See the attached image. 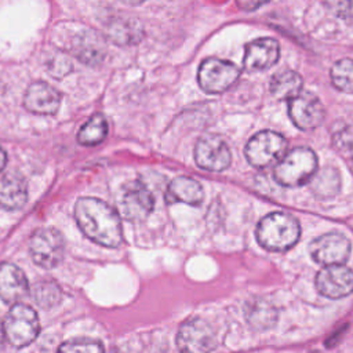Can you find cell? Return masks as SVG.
Wrapping results in <instances>:
<instances>
[{"label":"cell","mask_w":353,"mask_h":353,"mask_svg":"<svg viewBox=\"0 0 353 353\" xmlns=\"http://www.w3.org/2000/svg\"><path fill=\"white\" fill-rule=\"evenodd\" d=\"M74 216L81 232L103 247H119L123 240L120 215L105 201L81 197L74 205Z\"/></svg>","instance_id":"1"},{"label":"cell","mask_w":353,"mask_h":353,"mask_svg":"<svg viewBox=\"0 0 353 353\" xmlns=\"http://www.w3.org/2000/svg\"><path fill=\"white\" fill-rule=\"evenodd\" d=\"M301 228L298 221L285 212H270L256 226V240L268 251L281 252L298 241Z\"/></svg>","instance_id":"2"},{"label":"cell","mask_w":353,"mask_h":353,"mask_svg":"<svg viewBox=\"0 0 353 353\" xmlns=\"http://www.w3.org/2000/svg\"><path fill=\"white\" fill-rule=\"evenodd\" d=\"M317 171V156L306 146H298L285 153L274 167V179L287 188L309 182Z\"/></svg>","instance_id":"3"},{"label":"cell","mask_w":353,"mask_h":353,"mask_svg":"<svg viewBox=\"0 0 353 353\" xmlns=\"http://www.w3.org/2000/svg\"><path fill=\"white\" fill-rule=\"evenodd\" d=\"M3 330L11 345L15 347H23L36 339L40 330L39 317L30 306L25 303H15L4 319Z\"/></svg>","instance_id":"4"},{"label":"cell","mask_w":353,"mask_h":353,"mask_svg":"<svg viewBox=\"0 0 353 353\" xmlns=\"http://www.w3.org/2000/svg\"><path fill=\"white\" fill-rule=\"evenodd\" d=\"M287 150V139L274 131L256 132L245 145V157L256 168L277 164Z\"/></svg>","instance_id":"5"},{"label":"cell","mask_w":353,"mask_h":353,"mask_svg":"<svg viewBox=\"0 0 353 353\" xmlns=\"http://www.w3.org/2000/svg\"><path fill=\"white\" fill-rule=\"evenodd\" d=\"M29 252L36 265L44 269H52L63 259V236L54 228H41L32 234Z\"/></svg>","instance_id":"6"},{"label":"cell","mask_w":353,"mask_h":353,"mask_svg":"<svg viewBox=\"0 0 353 353\" xmlns=\"http://www.w3.org/2000/svg\"><path fill=\"white\" fill-rule=\"evenodd\" d=\"M240 76V69L230 61L207 58L201 62L197 80L200 87L210 94H219L232 87Z\"/></svg>","instance_id":"7"},{"label":"cell","mask_w":353,"mask_h":353,"mask_svg":"<svg viewBox=\"0 0 353 353\" xmlns=\"http://www.w3.org/2000/svg\"><path fill=\"white\" fill-rule=\"evenodd\" d=\"M117 214L128 221H143L153 210L154 200L150 190L141 182L125 183L116 200Z\"/></svg>","instance_id":"8"},{"label":"cell","mask_w":353,"mask_h":353,"mask_svg":"<svg viewBox=\"0 0 353 353\" xmlns=\"http://www.w3.org/2000/svg\"><path fill=\"white\" fill-rule=\"evenodd\" d=\"M215 345L214 330L205 320L194 317L179 327L176 335L179 353H211Z\"/></svg>","instance_id":"9"},{"label":"cell","mask_w":353,"mask_h":353,"mask_svg":"<svg viewBox=\"0 0 353 353\" xmlns=\"http://www.w3.org/2000/svg\"><path fill=\"white\" fill-rule=\"evenodd\" d=\"M312 258L324 266L343 265L350 254V241L338 232H330L316 237L310 245Z\"/></svg>","instance_id":"10"},{"label":"cell","mask_w":353,"mask_h":353,"mask_svg":"<svg viewBox=\"0 0 353 353\" xmlns=\"http://www.w3.org/2000/svg\"><path fill=\"white\" fill-rule=\"evenodd\" d=\"M196 164L207 171L219 172L229 167L232 154L228 143L218 135H204L194 146Z\"/></svg>","instance_id":"11"},{"label":"cell","mask_w":353,"mask_h":353,"mask_svg":"<svg viewBox=\"0 0 353 353\" xmlns=\"http://www.w3.org/2000/svg\"><path fill=\"white\" fill-rule=\"evenodd\" d=\"M288 114L299 130H313L324 119L325 109L321 101L310 92H299L288 102Z\"/></svg>","instance_id":"12"},{"label":"cell","mask_w":353,"mask_h":353,"mask_svg":"<svg viewBox=\"0 0 353 353\" xmlns=\"http://www.w3.org/2000/svg\"><path fill=\"white\" fill-rule=\"evenodd\" d=\"M316 288L327 298H343L353 292V270L343 265L324 266L316 276Z\"/></svg>","instance_id":"13"},{"label":"cell","mask_w":353,"mask_h":353,"mask_svg":"<svg viewBox=\"0 0 353 353\" xmlns=\"http://www.w3.org/2000/svg\"><path fill=\"white\" fill-rule=\"evenodd\" d=\"M23 105L36 114H54L61 105V94L48 83H32L23 98Z\"/></svg>","instance_id":"14"},{"label":"cell","mask_w":353,"mask_h":353,"mask_svg":"<svg viewBox=\"0 0 353 353\" xmlns=\"http://www.w3.org/2000/svg\"><path fill=\"white\" fill-rule=\"evenodd\" d=\"M280 57V46L272 37L256 39L247 44L244 55V66L247 70L256 72L274 65Z\"/></svg>","instance_id":"15"},{"label":"cell","mask_w":353,"mask_h":353,"mask_svg":"<svg viewBox=\"0 0 353 353\" xmlns=\"http://www.w3.org/2000/svg\"><path fill=\"white\" fill-rule=\"evenodd\" d=\"M29 290L25 273L14 263H0V298L6 303H18Z\"/></svg>","instance_id":"16"},{"label":"cell","mask_w":353,"mask_h":353,"mask_svg":"<svg viewBox=\"0 0 353 353\" xmlns=\"http://www.w3.org/2000/svg\"><path fill=\"white\" fill-rule=\"evenodd\" d=\"M28 200V185L22 175L7 172L0 176V208L15 211Z\"/></svg>","instance_id":"17"},{"label":"cell","mask_w":353,"mask_h":353,"mask_svg":"<svg viewBox=\"0 0 353 353\" xmlns=\"http://www.w3.org/2000/svg\"><path fill=\"white\" fill-rule=\"evenodd\" d=\"M165 199L168 203L199 205L204 199V190L196 179L189 176H176L168 185Z\"/></svg>","instance_id":"18"},{"label":"cell","mask_w":353,"mask_h":353,"mask_svg":"<svg viewBox=\"0 0 353 353\" xmlns=\"http://www.w3.org/2000/svg\"><path fill=\"white\" fill-rule=\"evenodd\" d=\"M269 88L277 99H292L301 92L302 77L296 72L285 69L273 74Z\"/></svg>","instance_id":"19"},{"label":"cell","mask_w":353,"mask_h":353,"mask_svg":"<svg viewBox=\"0 0 353 353\" xmlns=\"http://www.w3.org/2000/svg\"><path fill=\"white\" fill-rule=\"evenodd\" d=\"M247 323L255 330H268L273 327L277 320V312L273 305L266 301L256 299L250 302L245 307Z\"/></svg>","instance_id":"20"},{"label":"cell","mask_w":353,"mask_h":353,"mask_svg":"<svg viewBox=\"0 0 353 353\" xmlns=\"http://www.w3.org/2000/svg\"><path fill=\"white\" fill-rule=\"evenodd\" d=\"M309 182L316 196L323 199H330L338 193L341 178H339V172L335 168L324 167L319 172H316Z\"/></svg>","instance_id":"21"},{"label":"cell","mask_w":353,"mask_h":353,"mask_svg":"<svg viewBox=\"0 0 353 353\" xmlns=\"http://www.w3.org/2000/svg\"><path fill=\"white\" fill-rule=\"evenodd\" d=\"M108 135V121L103 114L97 113L91 116L80 128L77 134V141L81 145L94 146L101 143Z\"/></svg>","instance_id":"22"},{"label":"cell","mask_w":353,"mask_h":353,"mask_svg":"<svg viewBox=\"0 0 353 353\" xmlns=\"http://www.w3.org/2000/svg\"><path fill=\"white\" fill-rule=\"evenodd\" d=\"M33 299L43 309H50L61 301V288L55 281L40 280L33 285L32 290Z\"/></svg>","instance_id":"23"},{"label":"cell","mask_w":353,"mask_h":353,"mask_svg":"<svg viewBox=\"0 0 353 353\" xmlns=\"http://www.w3.org/2000/svg\"><path fill=\"white\" fill-rule=\"evenodd\" d=\"M74 48H76L77 57L85 63L98 62L103 57L102 43L92 33H85L81 39H79L77 44H74Z\"/></svg>","instance_id":"24"},{"label":"cell","mask_w":353,"mask_h":353,"mask_svg":"<svg viewBox=\"0 0 353 353\" xmlns=\"http://www.w3.org/2000/svg\"><path fill=\"white\" fill-rule=\"evenodd\" d=\"M331 80L338 90L353 92V59L343 58L335 62L331 68Z\"/></svg>","instance_id":"25"},{"label":"cell","mask_w":353,"mask_h":353,"mask_svg":"<svg viewBox=\"0 0 353 353\" xmlns=\"http://www.w3.org/2000/svg\"><path fill=\"white\" fill-rule=\"evenodd\" d=\"M58 353H105L102 345L95 339L79 338L61 345Z\"/></svg>","instance_id":"26"},{"label":"cell","mask_w":353,"mask_h":353,"mask_svg":"<svg viewBox=\"0 0 353 353\" xmlns=\"http://www.w3.org/2000/svg\"><path fill=\"white\" fill-rule=\"evenodd\" d=\"M335 148L345 154L353 170V127H345L334 135Z\"/></svg>","instance_id":"27"},{"label":"cell","mask_w":353,"mask_h":353,"mask_svg":"<svg viewBox=\"0 0 353 353\" xmlns=\"http://www.w3.org/2000/svg\"><path fill=\"white\" fill-rule=\"evenodd\" d=\"M327 6L342 18H353V1H334Z\"/></svg>","instance_id":"28"},{"label":"cell","mask_w":353,"mask_h":353,"mask_svg":"<svg viewBox=\"0 0 353 353\" xmlns=\"http://www.w3.org/2000/svg\"><path fill=\"white\" fill-rule=\"evenodd\" d=\"M6 164H7V154H6V152L0 148V171L6 167Z\"/></svg>","instance_id":"29"},{"label":"cell","mask_w":353,"mask_h":353,"mask_svg":"<svg viewBox=\"0 0 353 353\" xmlns=\"http://www.w3.org/2000/svg\"><path fill=\"white\" fill-rule=\"evenodd\" d=\"M239 6L240 7H243V8H248V10H251L252 7H259V6H262V3H239Z\"/></svg>","instance_id":"30"},{"label":"cell","mask_w":353,"mask_h":353,"mask_svg":"<svg viewBox=\"0 0 353 353\" xmlns=\"http://www.w3.org/2000/svg\"><path fill=\"white\" fill-rule=\"evenodd\" d=\"M4 338H6V335H4L3 324L0 323V349H1V347H3V345H4Z\"/></svg>","instance_id":"31"}]
</instances>
